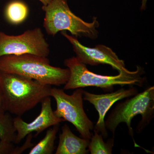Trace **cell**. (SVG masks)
<instances>
[{
	"label": "cell",
	"instance_id": "6da1fadb",
	"mask_svg": "<svg viewBox=\"0 0 154 154\" xmlns=\"http://www.w3.org/2000/svg\"><path fill=\"white\" fill-rule=\"evenodd\" d=\"M0 86L7 111L21 116L48 96L51 87L33 79L0 71Z\"/></svg>",
	"mask_w": 154,
	"mask_h": 154
},
{
	"label": "cell",
	"instance_id": "7a4b0ae2",
	"mask_svg": "<svg viewBox=\"0 0 154 154\" xmlns=\"http://www.w3.org/2000/svg\"><path fill=\"white\" fill-rule=\"evenodd\" d=\"M0 71L21 75L45 85H65L69 77L68 69L51 65L47 57L31 54L0 57Z\"/></svg>",
	"mask_w": 154,
	"mask_h": 154
},
{
	"label": "cell",
	"instance_id": "3957f363",
	"mask_svg": "<svg viewBox=\"0 0 154 154\" xmlns=\"http://www.w3.org/2000/svg\"><path fill=\"white\" fill-rule=\"evenodd\" d=\"M65 65L70 72L69 77L65 84V90H71L86 87H95L104 90H111L115 86H143L145 79L142 77L143 70L137 66L134 71L119 73L115 76L102 75L90 71L86 65L76 57L67 59Z\"/></svg>",
	"mask_w": 154,
	"mask_h": 154
},
{
	"label": "cell",
	"instance_id": "277c9868",
	"mask_svg": "<svg viewBox=\"0 0 154 154\" xmlns=\"http://www.w3.org/2000/svg\"><path fill=\"white\" fill-rule=\"evenodd\" d=\"M42 9L45 12L43 27L48 35L54 36L59 32L67 30L75 37L95 39L98 36L97 18H94L91 22H85L72 12L67 0H51Z\"/></svg>",
	"mask_w": 154,
	"mask_h": 154
},
{
	"label": "cell",
	"instance_id": "5b68a950",
	"mask_svg": "<svg viewBox=\"0 0 154 154\" xmlns=\"http://www.w3.org/2000/svg\"><path fill=\"white\" fill-rule=\"evenodd\" d=\"M154 113V87L148 88L143 92L119 103L113 110L105 122V126L114 136L116 128L121 123H126L129 134L133 137L131 123L133 119L138 115L142 120L137 129L140 131L149 123Z\"/></svg>",
	"mask_w": 154,
	"mask_h": 154
},
{
	"label": "cell",
	"instance_id": "8992f818",
	"mask_svg": "<svg viewBox=\"0 0 154 154\" xmlns=\"http://www.w3.org/2000/svg\"><path fill=\"white\" fill-rule=\"evenodd\" d=\"M83 92L82 88H78L68 95L62 89L51 88V96L56 102V109L54 111L56 116L71 123L82 137L90 140L94 125L84 109Z\"/></svg>",
	"mask_w": 154,
	"mask_h": 154
},
{
	"label": "cell",
	"instance_id": "52a82bcc",
	"mask_svg": "<svg viewBox=\"0 0 154 154\" xmlns=\"http://www.w3.org/2000/svg\"><path fill=\"white\" fill-rule=\"evenodd\" d=\"M49 44L41 28L28 30L18 35H10L0 31V57L31 54L47 57Z\"/></svg>",
	"mask_w": 154,
	"mask_h": 154
},
{
	"label": "cell",
	"instance_id": "ba28073f",
	"mask_svg": "<svg viewBox=\"0 0 154 154\" xmlns=\"http://www.w3.org/2000/svg\"><path fill=\"white\" fill-rule=\"evenodd\" d=\"M61 34L72 44L76 57L82 63L91 66L109 65L119 73L130 72L125 68L124 61L120 59L110 48L102 45L94 48L86 47L75 36L69 35L64 31Z\"/></svg>",
	"mask_w": 154,
	"mask_h": 154
},
{
	"label": "cell",
	"instance_id": "9c48e42d",
	"mask_svg": "<svg viewBox=\"0 0 154 154\" xmlns=\"http://www.w3.org/2000/svg\"><path fill=\"white\" fill-rule=\"evenodd\" d=\"M41 103L40 113L31 122H25L21 116H17L13 118L14 126L17 133L14 143H20L28 135L33 132H36L34 137H36L47 128L65 121L63 119L58 118L54 114L51 107L50 96L45 98Z\"/></svg>",
	"mask_w": 154,
	"mask_h": 154
},
{
	"label": "cell",
	"instance_id": "30bf717a",
	"mask_svg": "<svg viewBox=\"0 0 154 154\" xmlns=\"http://www.w3.org/2000/svg\"><path fill=\"white\" fill-rule=\"evenodd\" d=\"M135 88L119 89L118 91L109 94H96L84 91L83 100L88 101L94 105L99 113V119L95 126V130L101 133L102 137H107L108 132L105 126V118L107 111L117 101L125 98L134 96L137 94Z\"/></svg>",
	"mask_w": 154,
	"mask_h": 154
},
{
	"label": "cell",
	"instance_id": "8fae6325",
	"mask_svg": "<svg viewBox=\"0 0 154 154\" xmlns=\"http://www.w3.org/2000/svg\"><path fill=\"white\" fill-rule=\"evenodd\" d=\"M90 140L78 137L69 127L65 124L60 134L59 143L55 154H88Z\"/></svg>",
	"mask_w": 154,
	"mask_h": 154
},
{
	"label": "cell",
	"instance_id": "7c38bea8",
	"mask_svg": "<svg viewBox=\"0 0 154 154\" xmlns=\"http://www.w3.org/2000/svg\"><path fill=\"white\" fill-rule=\"evenodd\" d=\"M28 6L23 2L13 1L8 4L5 9L6 19L11 24L18 25L22 23L28 17Z\"/></svg>",
	"mask_w": 154,
	"mask_h": 154
},
{
	"label": "cell",
	"instance_id": "4fadbf2b",
	"mask_svg": "<svg viewBox=\"0 0 154 154\" xmlns=\"http://www.w3.org/2000/svg\"><path fill=\"white\" fill-rule=\"evenodd\" d=\"M59 124L56 125L47 131L45 136L29 152V154H52L54 149V143L58 131Z\"/></svg>",
	"mask_w": 154,
	"mask_h": 154
},
{
	"label": "cell",
	"instance_id": "5bb4252c",
	"mask_svg": "<svg viewBox=\"0 0 154 154\" xmlns=\"http://www.w3.org/2000/svg\"><path fill=\"white\" fill-rule=\"evenodd\" d=\"M102 135L99 134L94 129V134L92 136L88 145V150L91 154H111L114 139H110L107 143L103 140Z\"/></svg>",
	"mask_w": 154,
	"mask_h": 154
},
{
	"label": "cell",
	"instance_id": "9a60e30c",
	"mask_svg": "<svg viewBox=\"0 0 154 154\" xmlns=\"http://www.w3.org/2000/svg\"><path fill=\"white\" fill-rule=\"evenodd\" d=\"M16 131L13 123V118L8 113L0 119V140L14 143Z\"/></svg>",
	"mask_w": 154,
	"mask_h": 154
},
{
	"label": "cell",
	"instance_id": "2e32d148",
	"mask_svg": "<svg viewBox=\"0 0 154 154\" xmlns=\"http://www.w3.org/2000/svg\"><path fill=\"white\" fill-rule=\"evenodd\" d=\"M14 143L0 140V154H15L16 147Z\"/></svg>",
	"mask_w": 154,
	"mask_h": 154
},
{
	"label": "cell",
	"instance_id": "e0dca14e",
	"mask_svg": "<svg viewBox=\"0 0 154 154\" xmlns=\"http://www.w3.org/2000/svg\"><path fill=\"white\" fill-rule=\"evenodd\" d=\"M7 111L5 99L2 88L0 86V119L2 118Z\"/></svg>",
	"mask_w": 154,
	"mask_h": 154
},
{
	"label": "cell",
	"instance_id": "ac0fdd59",
	"mask_svg": "<svg viewBox=\"0 0 154 154\" xmlns=\"http://www.w3.org/2000/svg\"><path fill=\"white\" fill-rule=\"evenodd\" d=\"M148 0H141V5L140 7L141 11L145 10L146 7L147 2Z\"/></svg>",
	"mask_w": 154,
	"mask_h": 154
},
{
	"label": "cell",
	"instance_id": "d6986e66",
	"mask_svg": "<svg viewBox=\"0 0 154 154\" xmlns=\"http://www.w3.org/2000/svg\"><path fill=\"white\" fill-rule=\"evenodd\" d=\"M43 5V6L47 5L50 2L51 0H38Z\"/></svg>",
	"mask_w": 154,
	"mask_h": 154
}]
</instances>
